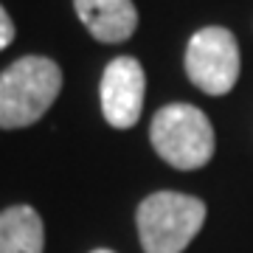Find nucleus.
I'll use <instances>...</instances> for the list:
<instances>
[{
    "instance_id": "20e7f679",
    "label": "nucleus",
    "mask_w": 253,
    "mask_h": 253,
    "mask_svg": "<svg viewBox=\"0 0 253 253\" xmlns=\"http://www.w3.org/2000/svg\"><path fill=\"white\" fill-rule=\"evenodd\" d=\"M186 73L208 96H225L239 79V45L222 26L200 28L186 48Z\"/></svg>"
},
{
    "instance_id": "6e6552de",
    "label": "nucleus",
    "mask_w": 253,
    "mask_h": 253,
    "mask_svg": "<svg viewBox=\"0 0 253 253\" xmlns=\"http://www.w3.org/2000/svg\"><path fill=\"white\" fill-rule=\"evenodd\" d=\"M11 40H14V23H11V17L6 14V9L0 6V51L9 45Z\"/></svg>"
},
{
    "instance_id": "f03ea898",
    "label": "nucleus",
    "mask_w": 253,
    "mask_h": 253,
    "mask_svg": "<svg viewBox=\"0 0 253 253\" xmlns=\"http://www.w3.org/2000/svg\"><path fill=\"white\" fill-rule=\"evenodd\" d=\"M206 222V203L180 191H155L138 206L144 253H183Z\"/></svg>"
},
{
    "instance_id": "39448f33",
    "label": "nucleus",
    "mask_w": 253,
    "mask_h": 253,
    "mask_svg": "<svg viewBox=\"0 0 253 253\" xmlns=\"http://www.w3.org/2000/svg\"><path fill=\"white\" fill-rule=\"evenodd\" d=\"M146 76L144 68L132 56H118L104 68L101 76V113L110 126L129 129L138 124L144 110Z\"/></svg>"
},
{
    "instance_id": "f257e3e1",
    "label": "nucleus",
    "mask_w": 253,
    "mask_h": 253,
    "mask_svg": "<svg viewBox=\"0 0 253 253\" xmlns=\"http://www.w3.org/2000/svg\"><path fill=\"white\" fill-rule=\"evenodd\" d=\"M62 90V71L54 59L23 56L0 73V126L17 129L40 121Z\"/></svg>"
},
{
    "instance_id": "423d86ee",
    "label": "nucleus",
    "mask_w": 253,
    "mask_h": 253,
    "mask_svg": "<svg viewBox=\"0 0 253 253\" xmlns=\"http://www.w3.org/2000/svg\"><path fill=\"white\" fill-rule=\"evenodd\" d=\"M73 6L99 42H124L138 28V11L132 0H73Z\"/></svg>"
},
{
    "instance_id": "7ed1b4c3",
    "label": "nucleus",
    "mask_w": 253,
    "mask_h": 253,
    "mask_svg": "<svg viewBox=\"0 0 253 253\" xmlns=\"http://www.w3.org/2000/svg\"><path fill=\"white\" fill-rule=\"evenodd\" d=\"M155 152L163 161L191 172L203 169L214 155V126L206 118V113L191 104H166L155 113L149 126Z\"/></svg>"
},
{
    "instance_id": "1a4fd4ad",
    "label": "nucleus",
    "mask_w": 253,
    "mask_h": 253,
    "mask_svg": "<svg viewBox=\"0 0 253 253\" xmlns=\"http://www.w3.org/2000/svg\"><path fill=\"white\" fill-rule=\"evenodd\" d=\"M93 253H113V251H93Z\"/></svg>"
},
{
    "instance_id": "0eeeda50",
    "label": "nucleus",
    "mask_w": 253,
    "mask_h": 253,
    "mask_svg": "<svg viewBox=\"0 0 253 253\" xmlns=\"http://www.w3.org/2000/svg\"><path fill=\"white\" fill-rule=\"evenodd\" d=\"M45 231L31 206H11L0 214V253H42Z\"/></svg>"
}]
</instances>
